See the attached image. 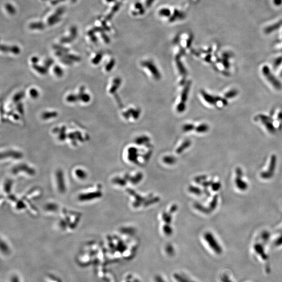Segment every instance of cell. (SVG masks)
I'll list each match as a JSON object with an SVG mask.
<instances>
[{
	"label": "cell",
	"mask_w": 282,
	"mask_h": 282,
	"mask_svg": "<svg viewBox=\"0 0 282 282\" xmlns=\"http://www.w3.org/2000/svg\"><path fill=\"white\" fill-rule=\"evenodd\" d=\"M7 10H8V11L10 12V13H11V14L14 13L15 12L13 7H12L11 5H10V4H8L7 5Z\"/></svg>",
	"instance_id": "obj_7"
},
{
	"label": "cell",
	"mask_w": 282,
	"mask_h": 282,
	"mask_svg": "<svg viewBox=\"0 0 282 282\" xmlns=\"http://www.w3.org/2000/svg\"><path fill=\"white\" fill-rule=\"evenodd\" d=\"M185 109V105L184 104H181L178 107V110L179 111H183Z\"/></svg>",
	"instance_id": "obj_9"
},
{
	"label": "cell",
	"mask_w": 282,
	"mask_h": 282,
	"mask_svg": "<svg viewBox=\"0 0 282 282\" xmlns=\"http://www.w3.org/2000/svg\"><path fill=\"white\" fill-rule=\"evenodd\" d=\"M193 128H194V126H193V125H185V126H183V130H184V131H190L192 130V129H193Z\"/></svg>",
	"instance_id": "obj_5"
},
{
	"label": "cell",
	"mask_w": 282,
	"mask_h": 282,
	"mask_svg": "<svg viewBox=\"0 0 282 282\" xmlns=\"http://www.w3.org/2000/svg\"><path fill=\"white\" fill-rule=\"evenodd\" d=\"M169 13H170V12L168 10H162L160 12L161 14L162 15H167V16L169 15Z\"/></svg>",
	"instance_id": "obj_8"
},
{
	"label": "cell",
	"mask_w": 282,
	"mask_h": 282,
	"mask_svg": "<svg viewBox=\"0 0 282 282\" xmlns=\"http://www.w3.org/2000/svg\"><path fill=\"white\" fill-rule=\"evenodd\" d=\"M189 86L188 85L186 87V88L184 89V91L183 92L182 95V100L183 101H186L187 97V93L189 91Z\"/></svg>",
	"instance_id": "obj_4"
},
{
	"label": "cell",
	"mask_w": 282,
	"mask_h": 282,
	"mask_svg": "<svg viewBox=\"0 0 282 282\" xmlns=\"http://www.w3.org/2000/svg\"><path fill=\"white\" fill-rule=\"evenodd\" d=\"M196 130L198 132H205L208 130V126H207V125H201L200 126H198Z\"/></svg>",
	"instance_id": "obj_3"
},
{
	"label": "cell",
	"mask_w": 282,
	"mask_h": 282,
	"mask_svg": "<svg viewBox=\"0 0 282 282\" xmlns=\"http://www.w3.org/2000/svg\"><path fill=\"white\" fill-rule=\"evenodd\" d=\"M30 27L33 28H43V24H39V23H34V24H32V25L30 26Z\"/></svg>",
	"instance_id": "obj_6"
},
{
	"label": "cell",
	"mask_w": 282,
	"mask_h": 282,
	"mask_svg": "<svg viewBox=\"0 0 282 282\" xmlns=\"http://www.w3.org/2000/svg\"><path fill=\"white\" fill-rule=\"evenodd\" d=\"M144 65L145 66H147V68H148V69L151 71L152 74L154 75L155 77H156V79H158L160 78L161 75H160L156 67H155V66H154V65L153 64V63H151V62H146L144 63Z\"/></svg>",
	"instance_id": "obj_2"
},
{
	"label": "cell",
	"mask_w": 282,
	"mask_h": 282,
	"mask_svg": "<svg viewBox=\"0 0 282 282\" xmlns=\"http://www.w3.org/2000/svg\"><path fill=\"white\" fill-rule=\"evenodd\" d=\"M264 73L265 76L266 77H268V78L269 79V82H271V83H272V84L274 86L276 87V88L280 89V84H279V82H277V80H276V79H275V77L273 76L272 74L271 75L270 72H269V71L268 68V71H266L264 69Z\"/></svg>",
	"instance_id": "obj_1"
}]
</instances>
